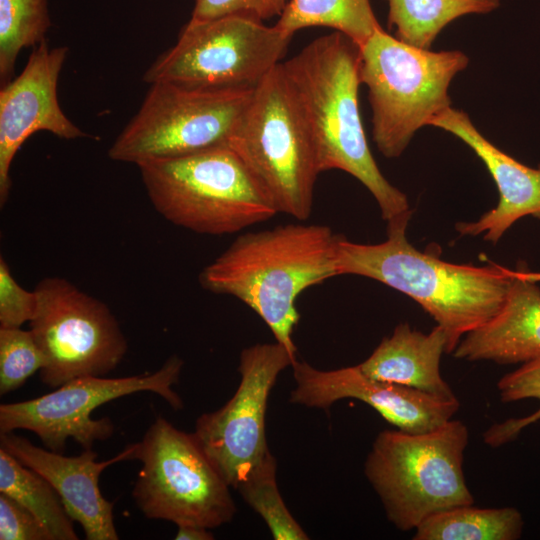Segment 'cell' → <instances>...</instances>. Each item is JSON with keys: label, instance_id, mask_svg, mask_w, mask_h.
Here are the masks:
<instances>
[{"label": "cell", "instance_id": "obj_1", "mask_svg": "<svg viewBox=\"0 0 540 540\" xmlns=\"http://www.w3.org/2000/svg\"><path fill=\"white\" fill-rule=\"evenodd\" d=\"M411 216L409 210L387 221V238L378 244L339 235L337 272L374 279L411 297L443 328L446 353H453L467 333L500 311L522 270L493 263L454 264L421 252L406 236Z\"/></svg>", "mask_w": 540, "mask_h": 540}, {"label": "cell", "instance_id": "obj_2", "mask_svg": "<svg viewBox=\"0 0 540 540\" xmlns=\"http://www.w3.org/2000/svg\"><path fill=\"white\" fill-rule=\"evenodd\" d=\"M360 48L334 31L282 62L315 148L318 170H342L376 200L382 218L410 210L407 196L382 174L371 153L360 106Z\"/></svg>", "mask_w": 540, "mask_h": 540}, {"label": "cell", "instance_id": "obj_3", "mask_svg": "<svg viewBox=\"0 0 540 540\" xmlns=\"http://www.w3.org/2000/svg\"><path fill=\"white\" fill-rule=\"evenodd\" d=\"M338 237L328 226L303 223L246 232L205 266L198 280L203 289L246 304L296 356L292 335L300 318L297 298L338 276Z\"/></svg>", "mask_w": 540, "mask_h": 540}, {"label": "cell", "instance_id": "obj_4", "mask_svg": "<svg viewBox=\"0 0 540 540\" xmlns=\"http://www.w3.org/2000/svg\"><path fill=\"white\" fill-rule=\"evenodd\" d=\"M154 209L199 234L228 235L278 212L229 146L137 165Z\"/></svg>", "mask_w": 540, "mask_h": 540}, {"label": "cell", "instance_id": "obj_5", "mask_svg": "<svg viewBox=\"0 0 540 540\" xmlns=\"http://www.w3.org/2000/svg\"><path fill=\"white\" fill-rule=\"evenodd\" d=\"M359 48L373 141L386 158H398L420 128L451 107L450 83L469 58L459 50L431 51L407 44L381 27Z\"/></svg>", "mask_w": 540, "mask_h": 540}, {"label": "cell", "instance_id": "obj_6", "mask_svg": "<svg viewBox=\"0 0 540 540\" xmlns=\"http://www.w3.org/2000/svg\"><path fill=\"white\" fill-rule=\"evenodd\" d=\"M468 442L467 426L452 419L425 433H378L364 474L398 530H415L432 514L474 504L463 470Z\"/></svg>", "mask_w": 540, "mask_h": 540}, {"label": "cell", "instance_id": "obj_7", "mask_svg": "<svg viewBox=\"0 0 540 540\" xmlns=\"http://www.w3.org/2000/svg\"><path fill=\"white\" fill-rule=\"evenodd\" d=\"M228 146L278 213L306 221L320 174L312 137L282 62L254 89Z\"/></svg>", "mask_w": 540, "mask_h": 540}, {"label": "cell", "instance_id": "obj_8", "mask_svg": "<svg viewBox=\"0 0 540 540\" xmlns=\"http://www.w3.org/2000/svg\"><path fill=\"white\" fill-rule=\"evenodd\" d=\"M292 37L276 25L245 15L190 19L143 80L149 85L252 90L281 63Z\"/></svg>", "mask_w": 540, "mask_h": 540}, {"label": "cell", "instance_id": "obj_9", "mask_svg": "<svg viewBox=\"0 0 540 540\" xmlns=\"http://www.w3.org/2000/svg\"><path fill=\"white\" fill-rule=\"evenodd\" d=\"M134 459L142 468L132 496L148 519L207 529L232 520L236 506L230 486L194 433L157 417L135 443Z\"/></svg>", "mask_w": 540, "mask_h": 540}, {"label": "cell", "instance_id": "obj_10", "mask_svg": "<svg viewBox=\"0 0 540 540\" xmlns=\"http://www.w3.org/2000/svg\"><path fill=\"white\" fill-rule=\"evenodd\" d=\"M254 89H197L155 82L108 150L110 159L138 165L228 146Z\"/></svg>", "mask_w": 540, "mask_h": 540}, {"label": "cell", "instance_id": "obj_11", "mask_svg": "<svg viewBox=\"0 0 540 540\" xmlns=\"http://www.w3.org/2000/svg\"><path fill=\"white\" fill-rule=\"evenodd\" d=\"M34 291L38 302L30 330L45 358V385L104 376L119 365L128 344L105 303L62 277H45Z\"/></svg>", "mask_w": 540, "mask_h": 540}, {"label": "cell", "instance_id": "obj_12", "mask_svg": "<svg viewBox=\"0 0 540 540\" xmlns=\"http://www.w3.org/2000/svg\"><path fill=\"white\" fill-rule=\"evenodd\" d=\"M183 360L172 356L153 373L105 378L83 376L72 379L46 395L0 405V433L25 429L36 434L47 449L62 453L68 438L84 449L104 441L114 432L110 418L92 419V412L117 398L142 391L161 396L169 405L183 408L180 396L172 389L179 381Z\"/></svg>", "mask_w": 540, "mask_h": 540}, {"label": "cell", "instance_id": "obj_13", "mask_svg": "<svg viewBox=\"0 0 540 540\" xmlns=\"http://www.w3.org/2000/svg\"><path fill=\"white\" fill-rule=\"evenodd\" d=\"M296 360L277 341L243 349L235 394L224 406L196 420L193 433L231 488L237 489L275 459L265 434L268 398L280 372Z\"/></svg>", "mask_w": 540, "mask_h": 540}, {"label": "cell", "instance_id": "obj_14", "mask_svg": "<svg viewBox=\"0 0 540 540\" xmlns=\"http://www.w3.org/2000/svg\"><path fill=\"white\" fill-rule=\"evenodd\" d=\"M69 49L50 47L46 40L34 47L19 76L0 90V204L12 187L10 169L23 143L34 133L47 131L74 140L88 135L60 107L57 87Z\"/></svg>", "mask_w": 540, "mask_h": 540}, {"label": "cell", "instance_id": "obj_15", "mask_svg": "<svg viewBox=\"0 0 540 540\" xmlns=\"http://www.w3.org/2000/svg\"><path fill=\"white\" fill-rule=\"evenodd\" d=\"M292 368L296 387L290 393L291 403L328 410L338 400L357 399L408 433L432 431L451 420L460 407L458 399L441 400L407 386L372 379L358 365L324 371L296 360Z\"/></svg>", "mask_w": 540, "mask_h": 540}, {"label": "cell", "instance_id": "obj_16", "mask_svg": "<svg viewBox=\"0 0 540 540\" xmlns=\"http://www.w3.org/2000/svg\"><path fill=\"white\" fill-rule=\"evenodd\" d=\"M0 448L20 463L44 477L57 491L73 521H77L87 540H117L114 504L102 495L99 477L104 469L117 462L134 459L135 443L113 458L97 462L92 449L78 456L43 449L13 432L0 433Z\"/></svg>", "mask_w": 540, "mask_h": 540}, {"label": "cell", "instance_id": "obj_17", "mask_svg": "<svg viewBox=\"0 0 540 540\" xmlns=\"http://www.w3.org/2000/svg\"><path fill=\"white\" fill-rule=\"evenodd\" d=\"M453 134L482 160L499 191L497 206L473 222H459L456 231L462 236H477L497 243L520 218L540 220V164L529 167L500 150L475 127L468 114L448 108L430 124Z\"/></svg>", "mask_w": 540, "mask_h": 540}, {"label": "cell", "instance_id": "obj_18", "mask_svg": "<svg viewBox=\"0 0 540 540\" xmlns=\"http://www.w3.org/2000/svg\"><path fill=\"white\" fill-rule=\"evenodd\" d=\"M540 272L522 270L500 311L467 333L453 356L498 364L527 362L540 355Z\"/></svg>", "mask_w": 540, "mask_h": 540}, {"label": "cell", "instance_id": "obj_19", "mask_svg": "<svg viewBox=\"0 0 540 540\" xmlns=\"http://www.w3.org/2000/svg\"><path fill=\"white\" fill-rule=\"evenodd\" d=\"M447 337L440 326L422 333L408 323L395 327L358 366L372 379L407 386L441 400L457 399L440 372Z\"/></svg>", "mask_w": 540, "mask_h": 540}, {"label": "cell", "instance_id": "obj_20", "mask_svg": "<svg viewBox=\"0 0 540 540\" xmlns=\"http://www.w3.org/2000/svg\"><path fill=\"white\" fill-rule=\"evenodd\" d=\"M524 520L514 507H453L430 515L416 528L413 540H517Z\"/></svg>", "mask_w": 540, "mask_h": 540}, {"label": "cell", "instance_id": "obj_21", "mask_svg": "<svg viewBox=\"0 0 540 540\" xmlns=\"http://www.w3.org/2000/svg\"><path fill=\"white\" fill-rule=\"evenodd\" d=\"M388 25L410 45L430 49L438 34L452 21L469 14L496 10L500 0H385Z\"/></svg>", "mask_w": 540, "mask_h": 540}, {"label": "cell", "instance_id": "obj_22", "mask_svg": "<svg viewBox=\"0 0 540 540\" xmlns=\"http://www.w3.org/2000/svg\"><path fill=\"white\" fill-rule=\"evenodd\" d=\"M0 493L32 512L48 531L51 540H77L73 520L60 496L40 474L0 448Z\"/></svg>", "mask_w": 540, "mask_h": 540}, {"label": "cell", "instance_id": "obj_23", "mask_svg": "<svg viewBox=\"0 0 540 540\" xmlns=\"http://www.w3.org/2000/svg\"><path fill=\"white\" fill-rule=\"evenodd\" d=\"M275 25L292 36L305 28H332L358 46L381 27L370 0H289Z\"/></svg>", "mask_w": 540, "mask_h": 540}, {"label": "cell", "instance_id": "obj_24", "mask_svg": "<svg viewBox=\"0 0 540 540\" xmlns=\"http://www.w3.org/2000/svg\"><path fill=\"white\" fill-rule=\"evenodd\" d=\"M51 27L48 0H0V82L13 77L19 53L45 40Z\"/></svg>", "mask_w": 540, "mask_h": 540}, {"label": "cell", "instance_id": "obj_25", "mask_svg": "<svg viewBox=\"0 0 540 540\" xmlns=\"http://www.w3.org/2000/svg\"><path fill=\"white\" fill-rule=\"evenodd\" d=\"M277 462L273 459L259 468L236 490L268 526L275 540H307L309 536L286 507L276 480Z\"/></svg>", "mask_w": 540, "mask_h": 540}, {"label": "cell", "instance_id": "obj_26", "mask_svg": "<svg viewBox=\"0 0 540 540\" xmlns=\"http://www.w3.org/2000/svg\"><path fill=\"white\" fill-rule=\"evenodd\" d=\"M502 402L536 399L540 402V355L500 378L497 383ZM540 420V407L533 414L521 418H509L491 425L484 433V442L498 448L515 440L527 426Z\"/></svg>", "mask_w": 540, "mask_h": 540}, {"label": "cell", "instance_id": "obj_27", "mask_svg": "<svg viewBox=\"0 0 540 540\" xmlns=\"http://www.w3.org/2000/svg\"><path fill=\"white\" fill-rule=\"evenodd\" d=\"M45 366L44 355L31 330L0 328V394L21 387Z\"/></svg>", "mask_w": 540, "mask_h": 540}, {"label": "cell", "instance_id": "obj_28", "mask_svg": "<svg viewBox=\"0 0 540 540\" xmlns=\"http://www.w3.org/2000/svg\"><path fill=\"white\" fill-rule=\"evenodd\" d=\"M37 294L23 288L0 257V328H18L30 322L37 308Z\"/></svg>", "mask_w": 540, "mask_h": 540}, {"label": "cell", "instance_id": "obj_29", "mask_svg": "<svg viewBox=\"0 0 540 540\" xmlns=\"http://www.w3.org/2000/svg\"><path fill=\"white\" fill-rule=\"evenodd\" d=\"M289 0H195L191 19L206 20L231 14L260 21L280 16Z\"/></svg>", "mask_w": 540, "mask_h": 540}, {"label": "cell", "instance_id": "obj_30", "mask_svg": "<svg viewBox=\"0 0 540 540\" xmlns=\"http://www.w3.org/2000/svg\"><path fill=\"white\" fill-rule=\"evenodd\" d=\"M0 540H51V537L32 512L0 493Z\"/></svg>", "mask_w": 540, "mask_h": 540}, {"label": "cell", "instance_id": "obj_31", "mask_svg": "<svg viewBox=\"0 0 540 540\" xmlns=\"http://www.w3.org/2000/svg\"><path fill=\"white\" fill-rule=\"evenodd\" d=\"M176 540H212L214 536L207 528L196 525H177Z\"/></svg>", "mask_w": 540, "mask_h": 540}]
</instances>
